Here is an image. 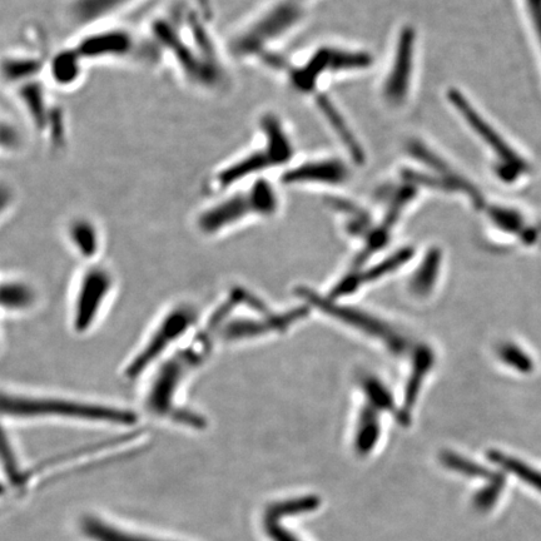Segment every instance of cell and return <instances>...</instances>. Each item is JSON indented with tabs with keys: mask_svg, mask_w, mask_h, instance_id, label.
I'll list each match as a JSON object with an SVG mask.
<instances>
[{
	"mask_svg": "<svg viewBox=\"0 0 541 541\" xmlns=\"http://www.w3.org/2000/svg\"><path fill=\"white\" fill-rule=\"evenodd\" d=\"M217 327L218 322L212 319L205 334L197 336L185 349L173 351L152 370L143 401L148 413L190 428H205L206 421L202 416L182 408L180 395L187 377L202 364L210 352L211 336Z\"/></svg>",
	"mask_w": 541,
	"mask_h": 541,
	"instance_id": "obj_1",
	"label": "cell"
},
{
	"mask_svg": "<svg viewBox=\"0 0 541 541\" xmlns=\"http://www.w3.org/2000/svg\"><path fill=\"white\" fill-rule=\"evenodd\" d=\"M0 419L67 420L133 428L138 416L122 406L62 395L0 390Z\"/></svg>",
	"mask_w": 541,
	"mask_h": 541,
	"instance_id": "obj_2",
	"label": "cell"
},
{
	"mask_svg": "<svg viewBox=\"0 0 541 541\" xmlns=\"http://www.w3.org/2000/svg\"><path fill=\"white\" fill-rule=\"evenodd\" d=\"M197 322V312L190 304L170 307L153 327L150 335L124 367L128 380H137L150 374L155 367L175 351L181 340Z\"/></svg>",
	"mask_w": 541,
	"mask_h": 541,
	"instance_id": "obj_3",
	"label": "cell"
},
{
	"mask_svg": "<svg viewBox=\"0 0 541 541\" xmlns=\"http://www.w3.org/2000/svg\"><path fill=\"white\" fill-rule=\"evenodd\" d=\"M116 286L107 266L92 263L79 277L72 307V325L78 334H86L97 324Z\"/></svg>",
	"mask_w": 541,
	"mask_h": 541,
	"instance_id": "obj_4",
	"label": "cell"
},
{
	"mask_svg": "<svg viewBox=\"0 0 541 541\" xmlns=\"http://www.w3.org/2000/svg\"><path fill=\"white\" fill-rule=\"evenodd\" d=\"M136 37L124 28H93L84 34L74 48L84 62H111L128 58L136 49Z\"/></svg>",
	"mask_w": 541,
	"mask_h": 541,
	"instance_id": "obj_5",
	"label": "cell"
},
{
	"mask_svg": "<svg viewBox=\"0 0 541 541\" xmlns=\"http://www.w3.org/2000/svg\"><path fill=\"white\" fill-rule=\"evenodd\" d=\"M300 295L304 296L306 300H309L312 305L319 307V309L336 317V319H340L346 322V324L366 332L370 336L381 339L392 351L401 354L406 349V342L402 339V336L396 334L389 326L382 324V322L374 319V317L366 315L364 312L349 309V307H340L332 304V302L322 299V297L310 290L302 289L300 290Z\"/></svg>",
	"mask_w": 541,
	"mask_h": 541,
	"instance_id": "obj_6",
	"label": "cell"
},
{
	"mask_svg": "<svg viewBox=\"0 0 541 541\" xmlns=\"http://www.w3.org/2000/svg\"><path fill=\"white\" fill-rule=\"evenodd\" d=\"M301 13L294 6H282L272 9L260 22L250 29L242 37L238 38L233 49L237 54H250L258 51V48L268 42V39L280 36L299 21Z\"/></svg>",
	"mask_w": 541,
	"mask_h": 541,
	"instance_id": "obj_7",
	"label": "cell"
},
{
	"mask_svg": "<svg viewBox=\"0 0 541 541\" xmlns=\"http://www.w3.org/2000/svg\"><path fill=\"white\" fill-rule=\"evenodd\" d=\"M415 33L411 28L402 29L397 42L395 61L384 86L386 101L400 106L408 97L413 74Z\"/></svg>",
	"mask_w": 541,
	"mask_h": 541,
	"instance_id": "obj_8",
	"label": "cell"
},
{
	"mask_svg": "<svg viewBox=\"0 0 541 541\" xmlns=\"http://www.w3.org/2000/svg\"><path fill=\"white\" fill-rule=\"evenodd\" d=\"M321 501L315 495L302 496L292 500L281 501L268 506L263 519L268 538L274 541H300L289 530L280 524L285 516H295L311 513L319 508Z\"/></svg>",
	"mask_w": 541,
	"mask_h": 541,
	"instance_id": "obj_9",
	"label": "cell"
},
{
	"mask_svg": "<svg viewBox=\"0 0 541 541\" xmlns=\"http://www.w3.org/2000/svg\"><path fill=\"white\" fill-rule=\"evenodd\" d=\"M136 2L137 0H71L67 12L76 26L96 28Z\"/></svg>",
	"mask_w": 541,
	"mask_h": 541,
	"instance_id": "obj_10",
	"label": "cell"
},
{
	"mask_svg": "<svg viewBox=\"0 0 541 541\" xmlns=\"http://www.w3.org/2000/svg\"><path fill=\"white\" fill-rule=\"evenodd\" d=\"M253 210L250 196H233L218 205L208 208L197 218V226L203 233L211 235L232 225Z\"/></svg>",
	"mask_w": 541,
	"mask_h": 541,
	"instance_id": "obj_11",
	"label": "cell"
},
{
	"mask_svg": "<svg viewBox=\"0 0 541 541\" xmlns=\"http://www.w3.org/2000/svg\"><path fill=\"white\" fill-rule=\"evenodd\" d=\"M39 294L31 282L21 279L0 280V314H26L38 305Z\"/></svg>",
	"mask_w": 541,
	"mask_h": 541,
	"instance_id": "obj_12",
	"label": "cell"
},
{
	"mask_svg": "<svg viewBox=\"0 0 541 541\" xmlns=\"http://www.w3.org/2000/svg\"><path fill=\"white\" fill-rule=\"evenodd\" d=\"M84 59L77 49L67 48L57 52L48 59L46 63V71L51 78L52 83L61 88H69L76 86L81 81Z\"/></svg>",
	"mask_w": 541,
	"mask_h": 541,
	"instance_id": "obj_13",
	"label": "cell"
},
{
	"mask_svg": "<svg viewBox=\"0 0 541 541\" xmlns=\"http://www.w3.org/2000/svg\"><path fill=\"white\" fill-rule=\"evenodd\" d=\"M306 314L305 310H295L289 312V314L279 315L272 317L271 321H241L233 322V324L227 325L222 334L226 340L243 339V337H250L263 334L266 331H281L287 329L291 324H294L296 320H300L302 316Z\"/></svg>",
	"mask_w": 541,
	"mask_h": 541,
	"instance_id": "obj_14",
	"label": "cell"
},
{
	"mask_svg": "<svg viewBox=\"0 0 541 541\" xmlns=\"http://www.w3.org/2000/svg\"><path fill=\"white\" fill-rule=\"evenodd\" d=\"M346 177V167L340 161H321L307 163V165L287 173L285 182H321L335 185V183L345 181Z\"/></svg>",
	"mask_w": 541,
	"mask_h": 541,
	"instance_id": "obj_15",
	"label": "cell"
},
{
	"mask_svg": "<svg viewBox=\"0 0 541 541\" xmlns=\"http://www.w3.org/2000/svg\"><path fill=\"white\" fill-rule=\"evenodd\" d=\"M411 256H413V250L406 248V250H401L395 253L394 256L387 258V260L380 263V265L372 267L369 272H364V274L361 275H350L349 277H346V279L342 280V282L335 287L334 292H332V297L351 294V292H354L357 287L366 284V282L380 279V277L396 270L397 267L404 265V263L408 262Z\"/></svg>",
	"mask_w": 541,
	"mask_h": 541,
	"instance_id": "obj_16",
	"label": "cell"
},
{
	"mask_svg": "<svg viewBox=\"0 0 541 541\" xmlns=\"http://www.w3.org/2000/svg\"><path fill=\"white\" fill-rule=\"evenodd\" d=\"M67 235L74 250L83 258L93 260L101 250V232H99L96 223L87 217L73 218L68 223Z\"/></svg>",
	"mask_w": 541,
	"mask_h": 541,
	"instance_id": "obj_17",
	"label": "cell"
},
{
	"mask_svg": "<svg viewBox=\"0 0 541 541\" xmlns=\"http://www.w3.org/2000/svg\"><path fill=\"white\" fill-rule=\"evenodd\" d=\"M46 63L33 56H9L0 61V78L8 84L33 81L38 73L46 71Z\"/></svg>",
	"mask_w": 541,
	"mask_h": 541,
	"instance_id": "obj_18",
	"label": "cell"
},
{
	"mask_svg": "<svg viewBox=\"0 0 541 541\" xmlns=\"http://www.w3.org/2000/svg\"><path fill=\"white\" fill-rule=\"evenodd\" d=\"M82 533L93 541H166L150 536L128 533L127 530L106 523L97 516H84L81 520Z\"/></svg>",
	"mask_w": 541,
	"mask_h": 541,
	"instance_id": "obj_19",
	"label": "cell"
},
{
	"mask_svg": "<svg viewBox=\"0 0 541 541\" xmlns=\"http://www.w3.org/2000/svg\"><path fill=\"white\" fill-rule=\"evenodd\" d=\"M488 456L491 463L499 466L501 470L514 475L515 478L541 493V471L539 469L526 464L523 460L514 458V456L501 453V451H490Z\"/></svg>",
	"mask_w": 541,
	"mask_h": 541,
	"instance_id": "obj_20",
	"label": "cell"
},
{
	"mask_svg": "<svg viewBox=\"0 0 541 541\" xmlns=\"http://www.w3.org/2000/svg\"><path fill=\"white\" fill-rule=\"evenodd\" d=\"M496 357L509 370L518 374H530L534 370V360L530 352L514 341H505L496 347Z\"/></svg>",
	"mask_w": 541,
	"mask_h": 541,
	"instance_id": "obj_21",
	"label": "cell"
},
{
	"mask_svg": "<svg viewBox=\"0 0 541 541\" xmlns=\"http://www.w3.org/2000/svg\"><path fill=\"white\" fill-rule=\"evenodd\" d=\"M272 163L275 162L272 160L270 153H255V155L235 163V165L228 167L227 170L220 173L217 177L218 185L222 187L230 186L233 182L240 180V178L263 170V168L272 165Z\"/></svg>",
	"mask_w": 541,
	"mask_h": 541,
	"instance_id": "obj_22",
	"label": "cell"
},
{
	"mask_svg": "<svg viewBox=\"0 0 541 541\" xmlns=\"http://www.w3.org/2000/svg\"><path fill=\"white\" fill-rule=\"evenodd\" d=\"M319 106L326 118L329 119L332 127L335 128V131L341 137L342 142H344V145L351 153V156L354 157V160L356 162L364 161V153H362L361 147L359 143H357L354 134L350 132L344 119H342L340 113L336 111V108L332 106L329 99L324 96L319 97Z\"/></svg>",
	"mask_w": 541,
	"mask_h": 541,
	"instance_id": "obj_23",
	"label": "cell"
},
{
	"mask_svg": "<svg viewBox=\"0 0 541 541\" xmlns=\"http://www.w3.org/2000/svg\"><path fill=\"white\" fill-rule=\"evenodd\" d=\"M380 428L374 408H365L361 413L356 435V450L361 455L369 454L379 439Z\"/></svg>",
	"mask_w": 541,
	"mask_h": 541,
	"instance_id": "obj_24",
	"label": "cell"
},
{
	"mask_svg": "<svg viewBox=\"0 0 541 541\" xmlns=\"http://www.w3.org/2000/svg\"><path fill=\"white\" fill-rule=\"evenodd\" d=\"M440 268V252L434 250L426 256L423 265L420 266L418 272L411 282V290L418 296H426L433 289L436 279H438Z\"/></svg>",
	"mask_w": 541,
	"mask_h": 541,
	"instance_id": "obj_25",
	"label": "cell"
},
{
	"mask_svg": "<svg viewBox=\"0 0 541 541\" xmlns=\"http://www.w3.org/2000/svg\"><path fill=\"white\" fill-rule=\"evenodd\" d=\"M0 464L13 485L21 488L27 483L26 473L19 468L17 455L2 424H0Z\"/></svg>",
	"mask_w": 541,
	"mask_h": 541,
	"instance_id": "obj_26",
	"label": "cell"
},
{
	"mask_svg": "<svg viewBox=\"0 0 541 541\" xmlns=\"http://www.w3.org/2000/svg\"><path fill=\"white\" fill-rule=\"evenodd\" d=\"M265 129L268 136V145H270V155L275 163H281L289 160L291 157V145L287 140L285 133L282 132L280 123L274 117L265 118Z\"/></svg>",
	"mask_w": 541,
	"mask_h": 541,
	"instance_id": "obj_27",
	"label": "cell"
},
{
	"mask_svg": "<svg viewBox=\"0 0 541 541\" xmlns=\"http://www.w3.org/2000/svg\"><path fill=\"white\" fill-rule=\"evenodd\" d=\"M434 356L429 349H421L415 357L414 372L411 375L408 387H406V406L414 405L416 397H418L421 384L426 374H428L431 366H433Z\"/></svg>",
	"mask_w": 541,
	"mask_h": 541,
	"instance_id": "obj_28",
	"label": "cell"
},
{
	"mask_svg": "<svg viewBox=\"0 0 541 541\" xmlns=\"http://www.w3.org/2000/svg\"><path fill=\"white\" fill-rule=\"evenodd\" d=\"M441 463H443L446 468L454 470L459 474L471 476V478L491 480L498 475L493 473V471L490 469L485 468V466L476 464L474 461L466 459L464 456L455 453L441 454Z\"/></svg>",
	"mask_w": 541,
	"mask_h": 541,
	"instance_id": "obj_29",
	"label": "cell"
},
{
	"mask_svg": "<svg viewBox=\"0 0 541 541\" xmlns=\"http://www.w3.org/2000/svg\"><path fill=\"white\" fill-rule=\"evenodd\" d=\"M505 478L498 474L494 479L489 480V484L479 490L474 496V506L479 511H488L494 508L495 504L503 493Z\"/></svg>",
	"mask_w": 541,
	"mask_h": 541,
	"instance_id": "obj_30",
	"label": "cell"
},
{
	"mask_svg": "<svg viewBox=\"0 0 541 541\" xmlns=\"http://www.w3.org/2000/svg\"><path fill=\"white\" fill-rule=\"evenodd\" d=\"M364 389L372 408L394 410V402H392L390 392L385 389L379 380L374 379V377H367L364 380Z\"/></svg>",
	"mask_w": 541,
	"mask_h": 541,
	"instance_id": "obj_31",
	"label": "cell"
},
{
	"mask_svg": "<svg viewBox=\"0 0 541 541\" xmlns=\"http://www.w3.org/2000/svg\"><path fill=\"white\" fill-rule=\"evenodd\" d=\"M253 210L258 213H272L276 210L277 201L274 191L266 182H260L250 193Z\"/></svg>",
	"mask_w": 541,
	"mask_h": 541,
	"instance_id": "obj_32",
	"label": "cell"
},
{
	"mask_svg": "<svg viewBox=\"0 0 541 541\" xmlns=\"http://www.w3.org/2000/svg\"><path fill=\"white\" fill-rule=\"evenodd\" d=\"M16 201L17 193L11 183L0 180V221L9 215Z\"/></svg>",
	"mask_w": 541,
	"mask_h": 541,
	"instance_id": "obj_33",
	"label": "cell"
},
{
	"mask_svg": "<svg viewBox=\"0 0 541 541\" xmlns=\"http://www.w3.org/2000/svg\"><path fill=\"white\" fill-rule=\"evenodd\" d=\"M6 493V486L0 483V496H3Z\"/></svg>",
	"mask_w": 541,
	"mask_h": 541,
	"instance_id": "obj_34",
	"label": "cell"
}]
</instances>
